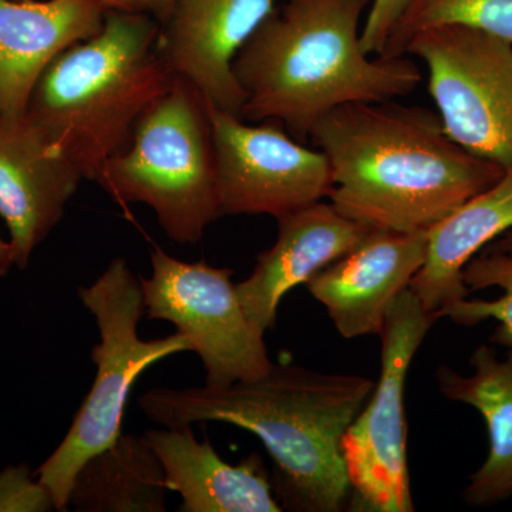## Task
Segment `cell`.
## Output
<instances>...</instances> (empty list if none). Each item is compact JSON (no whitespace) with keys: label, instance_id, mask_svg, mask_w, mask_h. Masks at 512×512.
I'll return each instance as SVG.
<instances>
[{"label":"cell","instance_id":"cell-1","mask_svg":"<svg viewBox=\"0 0 512 512\" xmlns=\"http://www.w3.org/2000/svg\"><path fill=\"white\" fill-rule=\"evenodd\" d=\"M375 384L272 363L265 375L222 389H151L138 404L163 427L218 421L251 431L274 463L272 488L282 510L338 512L350 494L342 439Z\"/></svg>","mask_w":512,"mask_h":512},{"label":"cell","instance_id":"cell-2","mask_svg":"<svg viewBox=\"0 0 512 512\" xmlns=\"http://www.w3.org/2000/svg\"><path fill=\"white\" fill-rule=\"evenodd\" d=\"M309 141L328 158L330 202L380 231H429L505 173L454 143L439 113L394 100L340 106Z\"/></svg>","mask_w":512,"mask_h":512},{"label":"cell","instance_id":"cell-3","mask_svg":"<svg viewBox=\"0 0 512 512\" xmlns=\"http://www.w3.org/2000/svg\"><path fill=\"white\" fill-rule=\"evenodd\" d=\"M372 0H284L232 63L242 120L276 121L302 143L322 117L350 103L412 94L419 66L366 53L360 22Z\"/></svg>","mask_w":512,"mask_h":512},{"label":"cell","instance_id":"cell-4","mask_svg":"<svg viewBox=\"0 0 512 512\" xmlns=\"http://www.w3.org/2000/svg\"><path fill=\"white\" fill-rule=\"evenodd\" d=\"M158 35L153 15L110 9L101 32L67 49L37 82L26 119L84 180H97L141 117L174 86Z\"/></svg>","mask_w":512,"mask_h":512},{"label":"cell","instance_id":"cell-5","mask_svg":"<svg viewBox=\"0 0 512 512\" xmlns=\"http://www.w3.org/2000/svg\"><path fill=\"white\" fill-rule=\"evenodd\" d=\"M96 183L121 205L144 204L165 235L197 245L221 218L207 101L177 77L138 121L131 140L104 163Z\"/></svg>","mask_w":512,"mask_h":512},{"label":"cell","instance_id":"cell-6","mask_svg":"<svg viewBox=\"0 0 512 512\" xmlns=\"http://www.w3.org/2000/svg\"><path fill=\"white\" fill-rule=\"evenodd\" d=\"M84 308L96 318L100 340L92 349L96 377L62 443L35 471L55 500L69 510L74 477L87 458L119 439L128 396L138 377L161 360L191 352L181 333L157 339L138 335L144 311L143 286L126 259L116 258L92 285L79 289Z\"/></svg>","mask_w":512,"mask_h":512},{"label":"cell","instance_id":"cell-7","mask_svg":"<svg viewBox=\"0 0 512 512\" xmlns=\"http://www.w3.org/2000/svg\"><path fill=\"white\" fill-rule=\"evenodd\" d=\"M436 315L409 288L390 303L382 332L379 382L342 439L353 510L413 512L407 466L404 386Z\"/></svg>","mask_w":512,"mask_h":512},{"label":"cell","instance_id":"cell-8","mask_svg":"<svg viewBox=\"0 0 512 512\" xmlns=\"http://www.w3.org/2000/svg\"><path fill=\"white\" fill-rule=\"evenodd\" d=\"M406 55L429 72L444 131L468 153L512 168V45L483 30L439 26L410 40Z\"/></svg>","mask_w":512,"mask_h":512},{"label":"cell","instance_id":"cell-9","mask_svg":"<svg viewBox=\"0 0 512 512\" xmlns=\"http://www.w3.org/2000/svg\"><path fill=\"white\" fill-rule=\"evenodd\" d=\"M234 271L205 259L185 262L151 251V276L140 278L148 319L167 320L200 356L205 386L222 389L265 375L272 366L262 330L239 301Z\"/></svg>","mask_w":512,"mask_h":512},{"label":"cell","instance_id":"cell-10","mask_svg":"<svg viewBox=\"0 0 512 512\" xmlns=\"http://www.w3.org/2000/svg\"><path fill=\"white\" fill-rule=\"evenodd\" d=\"M207 109L221 217L265 214L278 220L329 198L332 173L318 148L296 140L276 121L249 124L210 101Z\"/></svg>","mask_w":512,"mask_h":512},{"label":"cell","instance_id":"cell-11","mask_svg":"<svg viewBox=\"0 0 512 512\" xmlns=\"http://www.w3.org/2000/svg\"><path fill=\"white\" fill-rule=\"evenodd\" d=\"M274 8V0H174L160 22L158 50L175 76L239 116L244 93L232 63Z\"/></svg>","mask_w":512,"mask_h":512},{"label":"cell","instance_id":"cell-12","mask_svg":"<svg viewBox=\"0 0 512 512\" xmlns=\"http://www.w3.org/2000/svg\"><path fill=\"white\" fill-rule=\"evenodd\" d=\"M429 231L373 229L352 251L306 282L346 339L382 335L384 316L426 261Z\"/></svg>","mask_w":512,"mask_h":512},{"label":"cell","instance_id":"cell-13","mask_svg":"<svg viewBox=\"0 0 512 512\" xmlns=\"http://www.w3.org/2000/svg\"><path fill=\"white\" fill-rule=\"evenodd\" d=\"M83 180L26 116L0 119V217L8 227L15 268H28Z\"/></svg>","mask_w":512,"mask_h":512},{"label":"cell","instance_id":"cell-14","mask_svg":"<svg viewBox=\"0 0 512 512\" xmlns=\"http://www.w3.org/2000/svg\"><path fill=\"white\" fill-rule=\"evenodd\" d=\"M370 231L332 202L318 201L279 217L275 244L258 255L252 274L237 284L248 318L264 333L274 328L286 293L348 254Z\"/></svg>","mask_w":512,"mask_h":512},{"label":"cell","instance_id":"cell-15","mask_svg":"<svg viewBox=\"0 0 512 512\" xmlns=\"http://www.w3.org/2000/svg\"><path fill=\"white\" fill-rule=\"evenodd\" d=\"M101 0H0V119L25 116L40 77L103 29Z\"/></svg>","mask_w":512,"mask_h":512},{"label":"cell","instance_id":"cell-16","mask_svg":"<svg viewBox=\"0 0 512 512\" xmlns=\"http://www.w3.org/2000/svg\"><path fill=\"white\" fill-rule=\"evenodd\" d=\"M164 471L168 491L178 493L181 512H281L271 476L258 453L229 464L192 426L144 433Z\"/></svg>","mask_w":512,"mask_h":512},{"label":"cell","instance_id":"cell-17","mask_svg":"<svg viewBox=\"0 0 512 512\" xmlns=\"http://www.w3.org/2000/svg\"><path fill=\"white\" fill-rule=\"evenodd\" d=\"M512 228V168L503 178L429 229L426 261L409 289L426 311L437 313L468 298L463 271L474 256Z\"/></svg>","mask_w":512,"mask_h":512},{"label":"cell","instance_id":"cell-18","mask_svg":"<svg viewBox=\"0 0 512 512\" xmlns=\"http://www.w3.org/2000/svg\"><path fill=\"white\" fill-rule=\"evenodd\" d=\"M470 366L468 376L440 366L437 383L446 399L474 407L487 426L488 456L463 491L468 505L485 507L512 497V348L500 359L493 346H478Z\"/></svg>","mask_w":512,"mask_h":512},{"label":"cell","instance_id":"cell-19","mask_svg":"<svg viewBox=\"0 0 512 512\" xmlns=\"http://www.w3.org/2000/svg\"><path fill=\"white\" fill-rule=\"evenodd\" d=\"M167 485L144 436L121 434L84 461L74 477L69 508L80 512H164Z\"/></svg>","mask_w":512,"mask_h":512},{"label":"cell","instance_id":"cell-20","mask_svg":"<svg viewBox=\"0 0 512 512\" xmlns=\"http://www.w3.org/2000/svg\"><path fill=\"white\" fill-rule=\"evenodd\" d=\"M439 26L483 30L512 45V0H413L383 56H406V47L417 33Z\"/></svg>","mask_w":512,"mask_h":512},{"label":"cell","instance_id":"cell-21","mask_svg":"<svg viewBox=\"0 0 512 512\" xmlns=\"http://www.w3.org/2000/svg\"><path fill=\"white\" fill-rule=\"evenodd\" d=\"M463 281L468 291L498 288L503 291L493 301L468 299L450 303L437 313V319L450 318L461 326H474L488 319L497 320L498 326L491 343L512 348V255L480 252L463 271Z\"/></svg>","mask_w":512,"mask_h":512},{"label":"cell","instance_id":"cell-22","mask_svg":"<svg viewBox=\"0 0 512 512\" xmlns=\"http://www.w3.org/2000/svg\"><path fill=\"white\" fill-rule=\"evenodd\" d=\"M55 500L40 483L29 464H15L0 470V512H49Z\"/></svg>","mask_w":512,"mask_h":512},{"label":"cell","instance_id":"cell-23","mask_svg":"<svg viewBox=\"0 0 512 512\" xmlns=\"http://www.w3.org/2000/svg\"><path fill=\"white\" fill-rule=\"evenodd\" d=\"M412 3L413 0H372L362 30L366 53L383 56L390 36Z\"/></svg>","mask_w":512,"mask_h":512},{"label":"cell","instance_id":"cell-24","mask_svg":"<svg viewBox=\"0 0 512 512\" xmlns=\"http://www.w3.org/2000/svg\"><path fill=\"white\" fill-rule=\"evenodd\" d=\"M101 2L109 9L148 13L163 22L165 16L170 12L174 0H101Z\"/></svg>","mask_w":512,"mask_h":512},{"label":"cell","instance_id":"cell-25","mask_svg":"<svg viewBox=\"0 0 512 512\" xmlns=\"http://www.w3.org/2000/svg\"><path fill=\"white\" fill-rule=\"evenodd\" d=\"M12 268H15L12 245L0 235V278L8 276Z\"/></svg>","mask_w":512,"mask_h":512},{"label":"cell","instance_id":"cell-26","mask_svg":"<svg viewBox=\"0 0 512 512\" xmlns=\"http://www.w3.org/2000/svg\"><path fill=\"white\" fill-rule=\"evenodd\" d=\"M481 252L512 255V228L508 229L507 232H504L501 237L494 239V241L491 242V244H488Z\"/></svg>","mask_w":512,"mask_h":512}]
</instances>
